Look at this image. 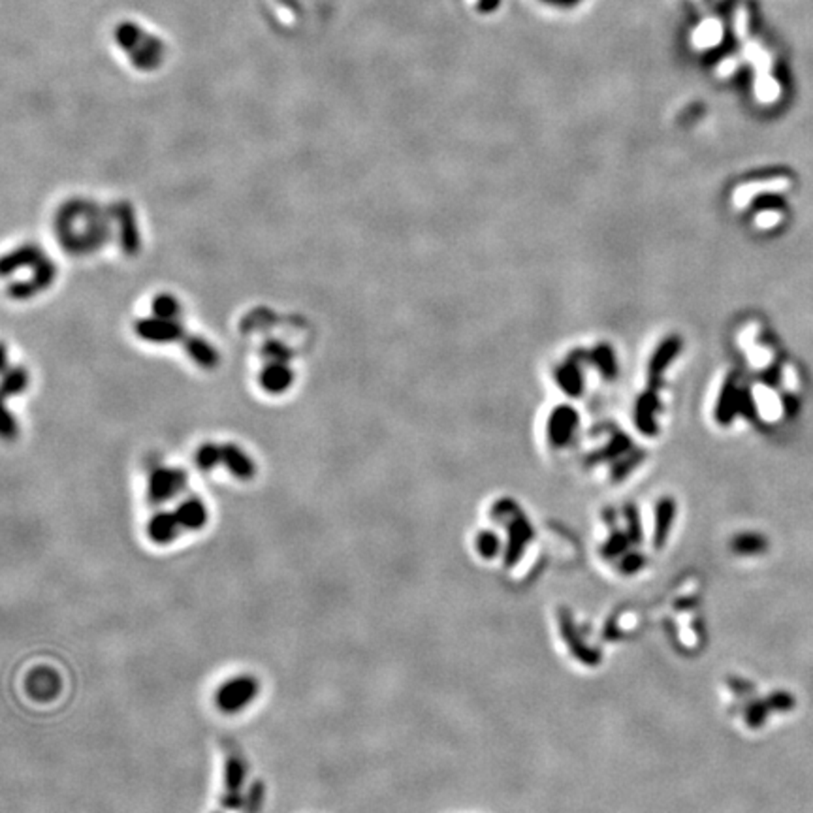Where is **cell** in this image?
<instances>
[{"label": "cell", "instance_id": "3957f363", "mask_svg": "<svg viewBox=\"0 0 813 813\" xmlns=\"http://www.w3.org/2000/svg\"><path fill=\"white\" fill-rule=\"evenodd\" d=\"M58 689V678L55 672L47 669L35 670L32 676L29 678V691L35 699L47 700L53 699L57 695Z\"/></svg>", "mask_w": 813, "mask_h": 813}, {"label": "cell", "instance_id": "7a4b0ae2", "mask_svg": "<svg viewBox=\"0 0 813 813\" xmlns=\"http://www.w3.org/2000/svg\"><path fill=\"white\" fill-rule=\"evenodd\" d=\"M247 767L243 759L240 757H230L226 761V770H224V787L226 793L223 796V806L226 809H240L243 806L245 798L241 796V789L245 783Z\"/></svg>", "mask_w": 813, "mask_h": 813}, {"label": "cell", "instance_id": "5b68a950", "mask_svg": "<svg viewBox=\"0 0 813 813\" xmlns=\"http://www.w3.org/2000/svg\"><path fill=\"white\" fill-rule=\"evenodd\" d=\"M175 516L185 529H200L206 523V509L200 501H187L179 507Z\"/></svg>", "mask_w": 813, "mask_h": 813}, {"label": "cell", "instance_id": "6da1fadb", "mask_svg": "<svg viewBox=\"0 0 813 813\" xmlns=\"http://www.w3.org/2000/svg\"><path fill=\"white\" fill-rule=\"evenodd\" d=\"M258 695V682L252 676H235L223 683L217 691L215 702L224 714H237L245 710Z\"/></svg>", "mask_w": 813, "mask_h": 813}, {"label": "cell", "instance_id": "52a82bcc", "mask_svg": "<svg viewBox=\"0 0 813 813\" xmlns=\"http://www.w3.org/2000/svg\"><path fill=\"white\" fill-rule=\"evenodd\" d=\"M263 800V787L262 783H254L252 785L251 793H249V796L245 798V802H243V807H245L247 813H258V809H260V804H262Z\"/></svg>", "mask_w": 813, "mask_h": 813}, {"label": "cell", "instance_id": "8992f818", "mask_svg": "<svg viewBox=\"0 0 813 813\" xmlns=\"http://www.w3.org/2000/svg\"><path fill=\"white\" fill-rule=\"evenodd\" d=\"M179 488H181V478H179V475L161 473V475L155 476V480L151 484V495H153L156 501L170 499V495H172L173 492H178Z\"/></svg>", "mask_w": 813, "mask_h": 813}, {"label": "cell", "instance_id": "277c9868", "mask_svg": "<svg viewBox=\"0 0 813 813\" xmlns=\"http://www.w3.org/2000/svg\"><path fill=\"white\" fill-rule=\"evenodd\" d=\"M179 527H181V523H179L178 516L156 514L149 521V537L155 540L156 545H170L173 538L178 537Z\"/></svg>", "mask_w": 813, "mask_h": 813}]
</instances>
